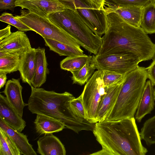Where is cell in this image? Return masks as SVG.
<instances>
[{
    "label": "cell",
    "mask_w": 155,
    "mask_h": 155,
    "mask_svg": "<svg viewBox=\"0 0 155 155\" xmlns=\"http://www.w3.org/2000/svg\"><path fill=\"white\" fill-rule=\"evenodd\" d=\"M148 78L151 81L152 84L155 86V58L151 64L146 68Z\"/></svg>",
    "instance_id": "cell-34"
},
{
    "label": "cell",
    "mask_w": 155,
    "mask_h": 155,
    "mask_svg": "<svg viewBox=\"0 0 155 155\" xmlns=\"http://www.w3.org/2000/svg\"><path fill=\"white\" fill-rule=\"evenodd\" d=\"M102 71L103 80L106 87L122 82L126 75L111 71Z\"/></svg>",
    "instance_id": "cell-29"
},
{
    "label": "cell",
    "mask_w": 155,
    "mask_h": 155,
    "mask_svg": "<svg viewBox=\"0 0 155 155\" xmlns=\"http://www.w3.org/2000/svg\"><path fill=\"white\" fill-rule=\"evenodd\" d=\"M49 20L75 39L90 53L97 54L102 38L94 34L84 20L75 11L68 8L50 14Z\"/></svg>",
    "instance_id": "cell-5"
},
{
    "label": "cell",
    "mask_w": 155,
    "mask_h": 155,
    "mask_svg": "<svg viewBox=\"0 0 155 155\" xmlns=\"http://www.w3.org/2000/svg\"><path fill=\"white\" fill-rule=\"evenodd\" d=\"M0 20L15 26L20 31L25 32L32 31V29L15 18L11 14L3 13L0 17Z\"/></svg>",
    "instance_id": "cell-30"
},
{
    "label": "cell",
    "mask_w": 155,
    "mask_h": 155,
    "mask_svg": "<svg viewBox=\"0 0 155 155\" xmlns=\"http://www.w3.org/2000/svg\"><path fill=\"white\" fill-rule=\"evenodd\" d=\"M70 104L77 114L81 117L86 119L81 95L72 99L70 102Z\"/></svg>",
    "instance_id": "cell-32"
},
{
    "label": "cell",
    "mask_w": 155,
    "mask_h": 155,
    "mask_svg": "<svg viewBox=\"0 0 155 155\" xmlns=\"http://www.w3.org/2000/svg\"><path fill=\"white\" fill-rule=\"evenodd\" d=\"M45 45L50 50L57 53L61 56H81L84 54L81 48H74L51 39L43 38Z\"/></svg>",
    "instance_id": "cell-24"
},
{
    "label": "cell",
    "mask_w": 155,
    "mask_h": 155,
    "mask_svg": "<svg viewBox=\"0 0 155 155\" xmlns=\"http://www.w3.org/2000/svg\"><path fill=\"white\" fill-rule=\"evenodd\" d=\"M140 134L147 146L155 144V115L146 120Z\"/></svg>",
    "instance_id": "cell-28"
},
{
    "label": "cell",
    "mask_w": 155,
    "mask_h": 155,
    "mask_svg": "<svg viewBox=\"0 0 155 155\" xmlns=\"http://www.w3.org/2000/svg\"><path fill=\"white\" fill-rule=\"evenodd\" d=\"M15 4L16 7L26 9L31 12L47 18L50 14L65 8L58 0H17Z\"/></svg>",
    "instance_id": "cell-10"
},
{
    "label": "cell",
    "mask_w": 155,
    "mask_h": 155,
    "mask_svg": "<svg viewBox=\"0 0 155 155\" xmlns=\"http://www.w3.org/2000/svg\"><path fill=\"white\" fill-rule=\"evenodd\" d=\"M91 56L85 64L81 69L71 71L73 84L82 85L87 82L96 69Z\"/></svg>",
    "instance_id": "cell-25"
},
{
    "label": "cell",
    "mask_w": 155,
    "mask_h": 155,
    "mask_svg": "<svg viewBox=\"0 0 155 155\" xmlns=\"http://www.w3.org/2000/svg\"><path fill=\"white\" fill-rule=\"evenodd\" d=\"M17 0H0V10L9 9L13 12Z\"/></svg>",
    "instance_id": "cell-33"
},
{
    "label": "cell",
    "mask_w": 155,
    "mask_h": 155,
    "mask_svg": "<svg viewBox=\"0 0 155 155\" xmlns=\"http://www.w3.org/2000/svg\"><path fill=\"white\" fill-rule=\"evenodd\" d=\"M6 73L0 71V89L3 87L6 83L7 79Z\"/></svg>",
    "instance_id": "cell-37"
},
{
    "label": "cell",
    "mask_w": 155,
    "mask_h": 155,
    "mask_svg": "<svg viewBox=\"0 0 155 155\" xmlns=\"http://www.w3.org/2000/svg\"><path fill=\"white\" fill-rule=\"evenodd\" d=\"M58 0L65 8L76 12L96 35L101 36L105 33L107 20L105 9H99L90 0Z\"/></svg>",
    "instance_id": "cell-7"
},
{
    "label": "cell",
    "mask_w": 155,
    "mask_h": 155,
    "mask_svg": "<svg viewBox=\"0 0 155 155\" xmlns=\"http://www.w3.org/2000/svg\"><path fill=\"white\" fill-rule=\"evenodd\" d=\"M0 118L13 129L21 132L26 122L11 106L6 97L0 94Z\"/></svg>",
    "instance_id": "cell-12"
},
{
    "label": "cell",
    "mask_w": 155,
    "mask_h": 155,
    "mask_svg": "<svg viewBox=\"0 0 155 155\" xmlns=\"http://www.w3.org/2000/svg\"><path fill=\"white\" fill-rule=\"evenodd\" d=\"M93 132L102 149L91 155H145L148 152L142 144L134 117L97 122Z\"/></svg>",
    "instance_id": "cell-2"
},
{
    "label": "cell",
    "mask_w": 155,
    "mask_h": 155,
    "mask_svg": "<svg viewBox=\"0 0 155 155\" xmlns=\"http://www.w3.org/2000/svg\"><path fill=\"white\" fill-rule=\"evenodd\" d=\"M123 82L106 87V93L102 97L98 106V122L105 120L110 115L116 102Z\"/></svg>",
    "instance_id": "cell-13"
},
{
    "label": "cell",
    "mask_w": 155,
    "mask_h": 155,
    "mask_svg": "<svg viewBox=\"0 0 155 155\" xmlns=\"http://www.w3.org/2000/svg\"><path fill=\"white\" fill-rule=\"evenodd\" d=\"M154 100L155 101V88L154 89Z\"/></svg>",
    "instance_id": "cell-38"
},
{
    "label": "cell",
    "mask_w": 155,
    "mask_h": 155,
    "mask_svg": "<svg viewBox=\"0 0 155 155\" xmlns=\"http://www.w3.org/2000/svg\"><path fill=\"white\" fill-rule=\"evenodd\" d=\"M35 48H32L24 54L19 71L20 78L23 82L31 86V82L34 74L35 68Z\"/></svg>",
    "instance_id": "cell-22"
},
{
    "label": "cell",
    "mask_w": 155,
    "mask_h": 155,
    "mask_svg": "<svg viewBox=\"0 0 155 155\" xmlns=\"http://www.w3.org/2000/svg\"><path fill=\"white\" fill-rule=\"evenodd\" d=\"M35 68L31 84L34 87L40 88L46 82L49 71L45 48L39 47L35 48Z\"/></svg>",
    "instance_id": "cell-15"
},
{
    "label": "cell",
    "mask_w": 155,
    "mask_h": 155,
    "mask_svg": "<svg viewBox=\"0 0 155 155\" xmlns=\"http://www.w3.org/2000/svg\"><path fill=\"white\" fill-rule=\"evenodd\" d=\"M153 85L149 80L146 81L137 110L135 119L140 122L147 114L151 113L155 105Z\"/></svg>",
    "instance_id": "cell-19"
},
{
    "label": "cell",
    "mask_w": 155,
    "mask_h": 155,
    "mask_svg": "<svg viewBox=\"0 0 155 155\" xmlns=\"http://www.w3.org/2000/svg\"><path fill=\"white\" fill-rule=\"evenodd\" d=\"M91 55L71 56L62 60L60 62L61 69L71 72L79 70L86 64Z\"/></svg>",
    "instance_id": "cell-26"
},
{
    "label": "cell",
    "mask_w": 155,
    "mask_h": 155,
    "mask_svg": "<svg viewBox=\"0 0 155 155\" xmlns=\"http://www.w3.org/2000/svg\"><path fill=\"white\" fill-rule=\"evenodd\" d=\"M147 78L146 68L138 65L127 74L115 105L106 120L114 121L134 117Z\"/></svg>",
    "instance_id": "cell-4"
},
{
    "label": "cell",
    "mask_w": 155,
    "mask_h": 155,
    "mask_svg": "<svg viewBox=\"0 0 155 155\" xmlns=\"http://www.w3.org/2000/svg\"><path fill=\"white\" fill-rule=\"evenodd\" d=\"M96 69L115 72L124 74L135 69L141 62L129 54H96L92 56Z\"/></svg>",
    "instance_id": "cell-9"
},
{
    "label": "cell",
    "mask_w": 155,
    "mask_h": 155,
    "mask_svg": "<svg viewBox=\"0 0 155 155\" xmlns=\"http://www.w3.org/2000/svg\"><path fill=\"white\" fill-rule=\"evenodd\" d=\"M11 26L8 25L5 28L0 31V41L7 37L12 33L11 31Z\"/></svg>",
    "instance_id": "cell-35"
},
{
    "label": "cell",
    "mask_w": 155,
    "mask_h": 155,
    "mask_svg": "<svg viewBox=\"0 0 155 155\" xmlns=\"http://www.w3.org/2000/svg\"><path fill=\"white\" fill-rule=\"evenodd\" d=\"M18 19L38 34L43 38L54 40L76 48H81L78 42L66 31L45 18L31 12L28 10H21Z\"/></svg>",
    "instance_id": "cell-6"
},
{
    "label": "cell",
    "mask_w": 155,
    "mask_h": 155,
    "mask_svg": "<svg viewBox=\"0 0 155 155\" xmlns=\"http://www.w3.org/2000/svg\"><path fill=\"white\" fill-rule=\"evenodd\" d=\"M106 0H90L91 2L100 10H104V6Z\"/></svg>",
    "instance_id": "cell-36"
},
{
    "label": "cell",
    "mask_w": 155,
    "mask_h": 155,
    "mask_svg": "<svg viewBox=\"0 0 155 155\" xmlns=\"http://www.w3.org/2000/svg\"><path fill=\"white\" fill-rule=\"evenodd\" d=\"M104 8L107 13L114 12L118 14L123 19L130 24L140 27V22L142 8L137 7H119L105 2Z\"/></svg>",
    "instance_id": "cell-17"
},
{
    "label": "cell",
    "mask_w": 155,
    "mask_h": 155,
    "mask_svg": "<svg viewBox=\"0 0 155 155\" xmlns=\"http://www.w3.org/2000/svg\"><path fill=\"white\" fill-rule=\"evenodd\" d=\"M21 154L11 138L0 128V155Z\"/></svg>",
    "instance_id": "cell-27"
},
{
    "label": "cell",
    "mask_w": 155,
    "mask_h": 155,
    "mask_svg": "<svg viewBox=\"0 0 155 155\" xmlns=\"http://www.w3.org/2000/svg\"><path fill=\"white\" fill-rule=\"evenodd\" d=\"M107 27L97 54H129L141 62L155 56V44L140 27L133 25L114 12L107 13Z\"/></svg>",
    "instance_id": "cell-1"
},
{
    "label": "cell",
    "mask_w": 155,
    "mask_h": 155,
    "mask_svg": "<svg viewBox=\"0 0 155 155\" xmlns=\"http://www.w3.org/2000/svg\"><path fill=\"white\" fill-rule=\"evenodd\" d=\"M0 128L8 135L21 154L37 155L29 143L27 136L9 126L0 118Z\"/></svg>",
    "instance_id": "cell-18"
},
{
    "label": "cell",
    "mask_w": 155,
    "mask_h": 155,
    "mask_svg": "<svg viewBox=\"0 0 155 155\" xmlns=\"http://www.w3.org/2000/svg\"><path fill=\"white\" fill-rule=\"evenodd\" d=\"M32 48L27 35L20 31L12 33L8 37L0 41V51L26 52Z\"/></svg>",
    "instance_id": "cell-14"
},
{
    "label": "cell",
    "mask_w": 155,
    "mask_h": 155,
    "mask_svg": "<svg viewBox=\"0 0 155 155\" xmlns=\"http://www.w3.org/2000/svg\"><path fill=\"white\" fill-rule=\"evenodd\" d=\"M26 52L0 51V71L8 74L19 71L23 56Z\"/></svg>",
    "instance_id": "cell-20"
},
{
    "label": "cell",
    "mask_w": 155,
    "mask_h": 155,
    "mask_svg": "<svg viewBox=\"0 0 155 155\" xmlns=\"http://www.w3.org/2000/svg\"><path fill=\"white\" fill-rule=\"evenodd\" d=\"M34 123L36 132L40 135L58 132L66 128L60 121L40 114H37Z\"/></svg>",
    "instance_id": "cell-21"
},
{
    "label": "cell",
    "mask_w": 155,
    "mask_h": 155,
    "mask_svg": "<svg viewBox=\"0 0 155 155\" xmlns=\"http://www.w3.org/2000/svg\"><path fill=\"white\" fill-rule=\"evenodd\" d=\"M102 75L101 70H97L94 72L87 82L81 94L86 118L92 123L98 122V106L102 97L106 93Z\"/></svg>",
    "instance_id": "cell-8"
},
{
    "label": "cell",
    "mask_w": 155,
    "mask_h": 155,
    "mask_svg": "<svg viewBox=\"0 0 155 155\" xmlns=\"http://www.w3.org/2000/svg\"><path fill=\"white\" fill-rule=\"evenodd\" d=\"M140 27L147 34L155 33V0L143 7Z\"/></svg>",
    "instance_id": "cell-23"
},
{
    "label": "cell",
    "mask_w": 155,
    "mask_h": 155,
    "mask_svg": "<svg viewBox=\"0 0 155 155\" xmlns=\"http://www.w3.org/2000/svg\"><path fill=\"white\" fill-rule=\"evenodd\" d=\"M22 89L20 79L12 78L7 81L2 92L10 105L21 117L24 108L28 106V104H25L23 101Z\"/></svg>",
    "instance_id": "cell-11"
},
{
    "label": "cell",
    "mask_w": 155,
    "mask_h": 155,
    "mask_svg": "<svg viewBox=\"0 0 155 155\" xmlns=\"http://www.w3.org/2000/svg\"><path fill=\"white\" fill-rule=\"evenodd\" d=\"M37 152L41 155H65L64 145L52 134H45L37 141Z\"/></svg>",
    "instance_id": "cell-16"
},
{
    "label": "cell",
    "mask_w": 155,
    "mask_h": 155,
    "mask_svg": "<svg viewBox=\"0 0 155 155\" xmlns=\"http://www.w3.org/2000/svg\"><path fill=\"white\" fill-rule=\"evenodd\" d=\"M31 87L28 106L31 113L58 120L66 128L77 133L83 130L93 131L95 124L80 117L71 106L70 102L75 98L72 94L66 91L59 93L32 86Z\"/></svg>",
    "instance_id": "cell-3"
},
{
    "label": "cell",
    "mask_w": 155,
    "mask_h": 155,
    "mask_svg": "<svg viewBox=\"0 0 155 155\" xmlns=\"http://www.w3.org/2000/svg\"><path fill=\"white\" fill-rule=\"evenodd\" d=\"M152 0H106V2L119 7H143Z\"/></svg>",
    "instance_id": "cell-31"
}]
</instances>
